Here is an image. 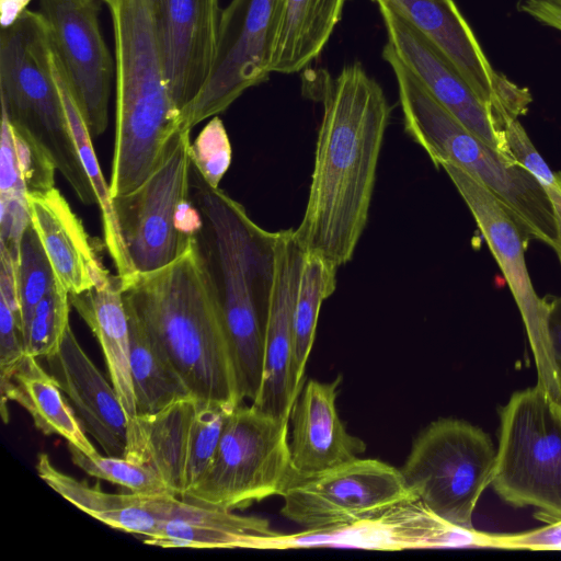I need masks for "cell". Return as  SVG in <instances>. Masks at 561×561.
Instances as JSON below:
<instances>
[{"label": "cell", "mask_w": 561, "mask_h": 561, "mask_svg": "<svg viewBox=\"0 0 561 561\" xmlns=\"http://www.w3.org/2000/svg\"><path fill=\"white\" fill-rule=\"evenodd\" d=\"M495 463L496 449L483 430L439 419L417 436L400 471L430 511L454 526L474 529L473 513Z\"/></svg>", "instance_id": "9c48e42d"}, {"label": "cell", "mask_w": 561, "mask_h": 561, "mask_svg": "<svg viewBox=\"0 0 561 561\" xmlns=\"http://www.w3.org/2000/svg\"><path fill=\"white\" fill-rule=\"evenodd\" d=\"M431 41L489 106L520 116L531 101L526 89L496 73L454 0H371Z\"/></svg>", "instance_id": "ac0fdd59"}, {"label": "cell", "mask_w": 561, "mask_h": 561, "mask_svg": "<svg viewBox=\"0 0 561 561\" xmlns=\"http://www.w3.org/2000/svg\"><path fill=\"white\" fill-rule=\"evenodd\" d=\"M150 4L165 76L183 117L214 65L219 0H150Z\"/></svg>", "instance_id": "d6986e66"}, {"label": "cell", "mask_w": 561, "mask_h": 561, "mask_svg": "<svg viewBox=\"0 0 561 561\" xmlns=\"http://www.w3.org/2000/svg\"><path fill=\"white\" fill-rule=\"evenodd\" d=\"M288 426V420L252 404L238 405L205 472L184 497L233 511L282 495L294 476Z\"/></svg>", "instance_id": "ba28073f"}, {"label": "cell", "mask_w": 561, "mask_h": 561, "mask_svg": "<svg viewBox=\"0 0 561 561\" xmlns=\"http://www.w3.org/2000/svg\"><path fill=\"white\" fill-rule=\"evenodd\" d=\"M549 302V339L556 369L557 380L561 390V296L547 297Z\"/></svg>", "instance_id": "b9f144b4"}, {"label": "cell", "mask_w": 561, "mask_h": 561, "mask_svg": "<svg viewBox=\"0 0 561 561\" xmlns=\"http://www.w3.org/2000/svg\"><path fill=\"white\" fill-rule=\"evenodd\" d=\"M30 0H1V27L11 24L24 10Z\"/></svg>", "instance_id": "ee69618b"}, {"label": "cell", "mask_w": 561, "mask_h": 561, "mask_svg": "<svg viewBox=\"0 0 561 561\" xmlns=\"http://www.w3.org/2000/svg\"><path fill=\"white\" fill-rule=\"evenodd\" d=\"M300 547H352L396 551L442 547L492 548V535L454 526L420 500L400 502L383 512L347 525L275 534L260 549Z\"/></svg>", "instance_id": "2e32d148"}, {"label": "cell", "mask_w": 561, "mask_h": 561, "mask_svg": "<svg viewBox=\"0 0 561 561\" xmlns=\"http://www.w3.org/2000/svg\"><path fill=\"white\" fill-rule=\"evenodd\" d=\"M275 534L264 518L171 495L158 533L144 542L162 548L260 549Z\"/></svg>", "instance_id": "603a6c76"}, {"label": "cell", "mask_w": 561, "mask_h": 561, "mask_svg": "<svg viewBox=\"0 0 561 561\" xmlns=\"http://www.w3.org/2000/svg\"><path fill=\"white\" fill-rule=\"evenodd\" d=\"M342 377L308 380L290 413L289 450L294 473L309 476L358 458L366 444L350 434L336 409Z\"/></svg>", "instance_id": "7402d4cb"}, {"label": "cell", "mask_w": 561, "mask_h": 561, "mask_svg": "<svg viewBox=\"0 0 561 561\" xmlns=\"http://www.w3.org/2000/svg\"><path fill=\"white\" fill-rule=\"evenodd\" d=\"M279 0H231L221 11L209 78L182 117L192 129L226 111L248 89L266 81Z\"/></svg>", "instance_id": "5bb4252c"}, {"label": "cell", "mask_w": 561, "mask_h": 561, "mask_svg": "<svg viewBox=\"0 0 561 561\" xmlns=\"http://www.w3.org/2000/svg\"><path fill=\"white\" fill-rule=\"evenodd\" d=\"M304 251L293 229L275 232L267 287L263 375L256 409L288 420L301 392L294 375L295 301Z\"/></svg>", "instance_id": "e0dca14e"}, {"label": "cell", "mask_w": 561, "mask_h": 561, "mask_svg": "<svg viewBox=\"0 0 561 561\" xmlns=\"http://www.w3.org/2000/svg\"><path fill=\"white\" fill-rule=\"evenodd\" d=\"M388 43L401 62L430 94L490 147L512 159L493 115L450 60L424 35L382 4H378ZM513 160V159H512Z\"/></svg>", "instance_id": "ffe728a7"}, {"label": "cell", "mask_w": 561, "mask_h": 561, "mask_svg": "<svg viewBox=\"0 0 561 561\" xmlns=\"http://www.w3.org/2000/svg\"><path fill=\"white\" fill-rule=\"evenodd\" d=\"M12 126V125H11ZM20 169L27 195L55 187L56 167L47 151L26 131L12 127Z\"/></svg>", "instance_id": "d590c367"}, {"label": "cell", "mask_w": 561, "mask_h": 561, "mask_svg": "<svg viewBox=\"0 0 561 561\" xmlns=\"http://www.w3.org/2000/svg\"><path fill=\"white\" fill-rule=\"evenodd\" d=\"M339 266L314 252H304L295 301L294 375L304 388L306 364L313 345L321 306L336 288Z\"/></svg>", "instance_id": "4dcf8cb0"}, {"label": "cell", "mask_w": 561, "mask_h": 561, "mask_svg": "<svg viewBox=\"0 0 561 561\" xmlns=\"http://www.w3.org/2000/svg\"><path fill=\"white\" fill-rule=\"evenodd\" d=\"M561 405L537 385L500 411L491 485L513 507L533 506L545 524L561 520Z\"/></svg>", "instance_id": "52a82bcc"}, {"label": "cell", "mask_w": 561, "mask_h": 561, "mask_svg": "<svg viewBox=\"0 0 561 561\" xmlns=\"http://www.w3.org/2000/svg\"><path fill=\"white\" fill-rule=\"evenodd\" d=\"M232 150L222 121L216 115L190 146L192 167L211 187L219 183L231 164Z\"/></svg>", "instance_id": "e575fe53"}, {"label": "cell", "mask_w": 561, "mask_h": 561, "mask_svg": "<svg viewBox=\"0 0 561 561\" xmlns=\"http://www.w3.org/2000/svg\"><path fill=\"white\" fill-rule=\"evenodd\" d=\"M550 198L556 221L557 240L553 248L561 265V172L550 170L538 179Z\"/></svg>", "instance_id": "7bdbcfd3"}, {"label": "cell", "mask_w": 561, "mask_h": 561, "mask_svg": "<svg viewBox=\"0 0 561 561\" xmlns=\"http://www.w3.org/2000/svg\"><path fill=\"white\" fill-rule=\"evenodd\" d=\"M191 187L203 220L196 241L220 302L240 396L252 402L263 375L275 232L261 228L239 202L209 186L193 167Z\"/></svg>", "instance_id": "3957f363"}, {"label": "cell", "mask_w": 561, "mask_h": 561, "mask_svg": "<svg viewBox=\"0 0 561 561\" xmlns=\"http://www.w3.org/2000/svg\"><path fill=\"white\" fill-rule=\"evenodd\" d=\"M345 0H279L270 71L290 75L323 50L341 20Z\"/></svg>", "instance_id": "83f0119b"}, {"label": "cell", "mask_w": 561, "mask_h": 561, "mask_svg": "<svg viewBox=\"0 0 561 561\" xmlns=\"http://www.w3.org/2000/svg\"><path fill=\"white\" fill-rule=\"evenodd\" d=\"M24 355L21 314L0 298V377L9 374Z\"/></svg>", "instance_id": "74e56055"}, {"label": "cell", "mask_w": 561, "mask_h": 561, "mask_svg": "<svg viewBox=\"0 0 561 561\" xmlns=\"http://www.w3.org/2000/svg\"><path fill=\"white\" fill-rule=\"evenodd\" d=\"M69 293L56 284L35 306L23 328L25 354L39 358L55 353L70 324Z\"/></svg>", "instance_id": "836d02e7"}, {"label": "cell", "mask_w": 561, "mask_h": 561, "mask_svg": "<svg viewBox=\"0 0 561 561\" xmlns=\"http://www.w3.org/2000/svg\"><path fill=\"white\" fill-rule=\"evenodd\" d=\"M122 286L125 305L193 397L242 404L220 302L196 238L172 263L135 273Z\"/></svg>", "instance_id": "7a4b0ae2"}, {"label": "cell", "mask_w": 561, "mask_h": 561, "mask_svg": "<svg viewBox=\"0 0 561 561\" xmlns=\"http://www.w3.org/2000/svg\"><path fill=\"white\" fill-rule=\"evenodd\" d=\"M560 414H561V408H560Z\"/></svg>", "instance_id": "bcb514c9"}, {"label": "cell", "mask_w": 561, "mask_h": 561, "mask_svg": "<svg viewBox=\"0 0 561 561\" xmlns=\"http://www.w3.org/2000/svg\"><path fill=\"white\" fill-rule=\"evenodd\" d=\"M381 55L397 81L404 130L434 165L448 162L471 174L504 205L529 241L553 249V208L540 181L519 162L490 147L439 104L389 43Z\"/></svg>", "instance_id": "5b68a950"}, {"label": "cell", "mask_w": 561, "mask_h": 561, "mask_svg": "<svg viewBox=\"0 0 561 561\" xmlns=\"http://www.w3.org/2000/svg\"><path fill=\"white\" fill-rule=\"evenodd\" d=\"M280 496L282 515L304 529L347 525L416 500L400 469L359 457L318 473H294Z\"/></svg>", "instance_id": "4fadbf2b"}, {"label": "cell", "mask_w": 561, "mask_h": 561, "mask_svg": "<svg viewBox=\"0 0 561 561\" xmlns=\"http://www.w3.org/2000/svg\"><path fill=\"white\" fill-rule=\"evenodd\" d=\"M27 198L32 224L61 286L69 294L93 287L94 277L105 267L66 198L56 187Z\"/></svg>", "instance_id": "cb8c5ba5"}, {"label": "cell", "mask_w": 561, "mask_h": 561, "mask_svg": "<svg viewBox=\"0 0 561 561\" xmlns=\"http://www.w3.org/2000/svg\"><path fill=\"white\" fill-rule=\"evenodd\" d=\"M323 104L302 219L294 238L304 252L348 263L366 228L391 106L359 62L313 94Z\"/></svg>", "instance_id": "6da1fadb"}, {"label": "cell", "mask_w": 561, "mask_h": 561, "mask_svg": "<svg viewBox=\"0 0 561 561\" xmlns=\"http://www.w3.org/2000/svg\"><path fill=\"white\" fill-rule=\"evenodd\" d=\"M100 1H103V2H105V3H107V2H108V0H100Z\"/></svg>", "instance_id": "f6af8a7d"}, {"label": "cell", "mask_w": 561, "mask_h": 561, "mask_svg": "<svg viewBox=\"0 0 561 561\" xmlns=\"http://www.w3.org/2000/svg\"><path fill=\"white\" fill-rule=\"evenodd\" d=\"M72 462L90 477L119 485L142 495L172 494L161 478L149 467L124 457L89 456L68 444Z\"/></svg>", "instance_id": "d6a6232c"}, {"label": "cell", "mask_w": 561, "mask_h": 561, "mask_svg": "<svg viewBox=\"0 0 561 561\" xmlns=\"http://www.w3.org/2000/svg\"><path fill=\"white\" fill-rule=\"evenodd\" d=\"M518 9L561 32V0H519Z\"/></svg>", "instance_id": "60d3db41"}, {"label": "cell", "mask_w": 561, "mask_h": 561, "mask_svg": "<svg viewBox=\"0 0 561 561\" xmlns=\"http://www.w3.org/2000/svg\"><path fill=\"white\" fill-rule=\"evenodd\" d=\"M1 112L31 135L84 205L98 203L81 163L51 64L45 20L24 10L0 33Z\"/></svg>", "instance_id": "8992f818"}, {"label": "cell", "mask_w": 561, "mask_h": 561, "mask_svg": "<svg viewBox=\"0 0 561 561\" xmlns=\"http://www.w3.org/2000/svg\"><path fill=\"white\" fill-rule=\"evenodd\" d=\"M115 41L116 124L112 198L135 191L181 128L165 76L150 0H108Z\"/></svg>", "instance_id": "277c9868"}, {"label": "cell", "mask_w": 561, "mask_h": 561, "mask_svg": "<svg viewBox=\"0 0 561 561\" xmlns=\"http://www.w3.org/2000/svg\"><path fill=\"white\" fill-rule=\"evenodd\" d=\"M27 195L15 149L12 126L1 112L0 195Z\"/></svg>", "instance_id": "f35d334b"}, {"label": "cell", "mask_w": 561, "mask_h": 561, "mask_svg": "<svg viewBox=\"0 0 561 561\" xmlns=\"http://www.w3.org/2000/svg\"><path fill=\"white\" fill-rule=\"evenodd\" d=\"M71 306L100 343L111 383L128 416L137 415L130 374L129 322L119 276L104 268L93 287L69 294Z\"/></svg>", "instance_id": "d4e9b609"}, {"label": "cell", "mask_w": 561, "mask_h": 561, "mask_svg": "<svg viewBox=\"0 0 561 561\" xmlns=\"http://www.w3.org/2000/svg\"><path fill=\"white\" fill-rule=\"evenodd\" d=\"M191 129L167 142L149 176L133 192L113 198L121 233L136 273L161 268L182 255L193 239L178 229V214L191 197Z\"/></svg>", "instance_id": "30bf717a"}, {"label": "cell", "mask_w": 561, "mask_h": 561, "mask_svg": "<svg viewBox=\"0 0 561 561\" xmlns=\"http://www.w3.org/2000/svg\"><path fill=\"white\" fill-rule=\"evenodd\" d=\"M35 469L38 477L62 499L104 525L148 539L163 520L171 495L112 493L99 483L90 485L56 468L49 456L41 453Z\"/></svg>", "instance_id": "484cf974"}, {"label": "cell", "mask_w": 561, "mask_h": 561, "mask_svg": "<svg viewBox=\"0 0 561 561\" xmlns=\"http://www.w3.org/2000/svg\"><path fill=\"white\" fill-rule=\"evenodd\" d=\"M439 168L446 172L470 210L508 285L535 357L536 385L561 405L549 339V302L538 296L530 279L525 259L528 238L504 205L471 174L448 162Z\"/></svg>", "instance_id": "7c38bea8"}, {"label": "cell", "mask_w": 561, "mask_h": 561, "mask_svg": "<svg viewBox=\"0 0 561 561\" xmlns=\"http://www.w3.org/2000/svg\"><path fill=\"white\" fill-rule=\"evenodd\" d=\"M125 307L129 322V363L137 415L154 413L175 401L193 397L180 375L151 342L135 313Z\"/></svg>", "instance_id": "f546056e"}, {"label": "cell", "mask_w": 561, "mask_h": 561, "mask_svg": "<svg viewBox=\"0 0 561 561\" xmlns=\"http://www.w3.org/2000/svg\"><path fill=\"white\" fill-rule=\"evenodd\" d=\"M14 267L22 327L24 328L35 306L59 283L32 222L21 238Z\"/></svg>", "instance_id": "1f68e13d"}, {"label": "cell", "mask_w": 561, "mask_h": 561, "mask_svg": "<svg viewBox=\"0 0 561 561\" xmlns=\"http://www.w3.org/2000/svg\"><path fill=\"white\" fill-rule=\"evenodd\" d=\"M37 359L25 354L9 374L0 377L3 422L9 417L7 402L14 401L43 434L58 435L85 455L98 454L58 382Z\"/></svg>", "instance_id": "4316f807"}, {"label": "cell", "mask_w": 561, "mask_h": 561, "mask_svg": "<svg viewBox=\"0 0 561 561\" xmlns=\"http://www.w3.org/2000/svg\"><path fill=\"white\" fill-rule=\"evenodd\" d=\"M44 359L85 433L107 456L123 457L128 416L113 385L83 351L70 324L58 350Z\"/></svg>", "instance_id": "44dd1931"}, {"label": "cell", "mask_w": 561, "mask_h": 561, "mask_svg": "<svg viewBox=\"0 0 561 561\" xmlns=\"http://www.w3.org/2000/svg\"><path fill=\"white\" fill-rule=\"evenodd\" d=\"M234 409L190 397L128 419L123 457L149 467L173 495L184 496L205 472Z\"/></svg>", "instance_id": "8fae6325"}, {"label": "cell", "mask_w": 561, "mask_h": 561, "mask_svg": "<svg viewBox=\"0 0 561 561\" xmlns=\"http://www.w3.org/2000/svg\"><path fill=\"white\" fill-rule=\"evenodd\" d=\"M492 548L561 550V520L548 523L529 531L492 535Z\"/></svg>", "instance_id": "ab89813d"}, {"label": "cell", "mask_w": 561, "mask_h": 561, "mask_svg": "<svg viewBox=\"0 0 561 561\" xmlns=\"http://www.w3.org/2000/svg\"><path fill=\"white\" fill-rule=\"evenodd\" d=\"M51 64L81 163L92 185L101 210L104 244L113 261L116 274L122 280L126 279L136 272L133 267L121 233L116 210L110 192V184L105 182L102 175L101 168L93 149L92 137L76 103L72 92L55 59L53 50Z\"/></svg>", "instance_id": "f1b7e54d"}, {"label": "cell", "mask_w": 561, "mask_h": 561, "mask_svg": "<svg viewBox=\"0 0 561 561\" xmlns=\"http://www.w3.org/2000/svg\"><path fill=\"white\" fill-rule=\"evenodd\" d=\"M100 0H39L55 59L92 138L108 122L113 61L99 24Z\"/></svg>", "instance_id": "9a60e30c"}, {"label": "cell", "mask_w": 561, "mask_h": 561, "mask_svg": "<svg viewBox=\"0 0 561 561\" xmlns=\"http://www.w3.org/2000/svg\"><path fill=\"white\" fill-rule=\"evenodd\" d=\"M28 195H0V243L15 262L21 238L32 222Z\"/></svg>", "instance_id": "8d00e7d4"}]
</instances>
